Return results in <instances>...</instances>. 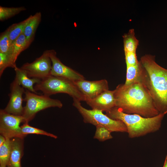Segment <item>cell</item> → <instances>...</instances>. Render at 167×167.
Returning <instances> with one entry per match:
<instances>
[{
	"label": "cell",
	"mask_w": 167,
	"mask_h": 167,
	"mask_svg": "<svg viewBox=\"0 0 167 167\" xmlns=\"http://www.w3.org/2000/svg\"><path fill=\"white\" fill-rule=\"evenodd\" d=\"M126 66H135L139 62L137 59L136 52H124Z\"/></svg>",
	"instance_id": "cell-25"
},
{
	"label": "cell",
	"mask_w": 167,
	"mask_h": 167,
	"mask_svg": "<svg viewBox=\"0 0 167 167\" xmlns=\"http://www.w3.org/2000/svg\"><path fill=\"white\" fill-rule=\"evenodd\" d=\"M163 167H167V155L165 158Z\"/></svg>",
	"instance_id": "cell-28"
},
{
	"label": "cell",
	"mask_w": 167,
	"mask_h": 167,
	"mask_svg": "<svg viewBox=\"0 0 167 167\" xmlns=\"http://www.w3.org/2000/svg\"><path fill=\"white\" fill-rule=\"evenodd\" d=\"M24 93V100L26 103L24 107L22 115L24 119V123H28L34 118L36 114L41 110L52 107L61 108L63 106L59 100L51 98L46 95H37L27 89Z\"/></svg>",
	"instance_id": "cell-6"
},
{
	"label": "cell",
	"mask_w": 167,
	"mask_h": 167,
	"mask_svg": "<svg viewBox=\"0 0 167 167\" xmlns=\"http://www.w3.org/2000/svg\"><path fill=\"white\" fill-rule=\"evenodd\" d=\"M52 66L49 50H46L33 62L26 63L20 68L26 71L29 77L41 79L50 75Z\"/></svg>",
	"instance_id": "cell-8"
},
{
	"label": "cell",
	"mask_w": 167,
	"mask_h": 167,
	"mask_svg": "<svg viewBox=\"0 0 167 167\" xmlns=\"http://www.w3.org/2000/svg\"><path fill=\"white\" fill-rule=\"evenodd\" d=\"M94 136V138L100 141H104L111 139L113 137L111 135V132L105 127L97 126Z\"/></svg>",
	"instance_id": "cell-23"
},
{
	"label": "cell",
	"mask_w": 167,
	"mask_h": 167,
	"mask_svg": "<svg viewBox=\"0 0 167 167\" xmlns=\"http://www.w3.org/2000/svg\"><path fill=\"white\" fill-rule=\"evenodd\" d=\"M122 37L124 52H136L139 41L135 36L134 29H130L128 32L124 34Z\"/></svg>",
	"instance_id": "cell-18"
},
{
	"label": "cell",
	"mask_w": 167,
	"mask_h": 167,
	"mask_svg": "<svg viewBox=\"0 0 167 167\" xmlns=\"http://www.w3.org/2000/svg\"><path fill=\"white\" fill-rule=\"evenodd\" d=\"M146 75V71L139 61V63L136 65L126 66L124 84L128 85L135 82H140L145 85Z\"/></svg>",
	"instance_id": "cell-15"
},
{
	"label": "cell",
	"mask_w": 167,
	"mask_h": 167,
	"mask_svg": "<svg viewBox=\"0 0 167 167\" xmlns=\"http://www.w3.org/2000/svg\"><path fill=\"white\" fill-rule=\"evenodd\" d=\"M106 113L111 118L120 120L125 124L131 138L144 136L159 130L166 114L160 113L155 117L145 118L137 114L125 113L116 106Z\"/></svg>",
	"instance_id": "cell-3"
},
{
	"label": "cell",
	"mask_w": 167,
	"mask_h": 167,
	"mask_svg": "<svg viewBox=\"0 0 167 167\" xmlns=\"http://www.w3.org/2000/svg\"><path fill=\"white\" fill-rule=\"evenodd\" d=\"M11 44L7 31L6 30L0 34V53H7Z\"/></svg>",
	"instance_id": "cell-24"
},
{
	"label": "cell",
	"mask_w": 167,
	"mask_h": 167,
	"mask_svg": "<svg viewBox=\"0 0 167 167\" xmlns=\"http://www.w3.org/2000/svg\"><path fill=\"white\" fill-rule=\"evenodd\" d=\"M147 72L145 86L160 113H167V69L158 64L155 56H142L139 60Z\"/></svg>",
	"instance_id": "cell-2"
},
{
	"label": "cell",
	"mask_w": 167,
	"mask_h": 167,
	"mask_svg": "<svg viewBox=\"0 0 167 167\" xmlns=\"http://www.w3.org/2000/svg\"><path fill=\"white\" fill-rule=\"evenodd\" d=\"M11 150L6 167H22L21 159L24 154V138L11 139Z\"/></svg>",
	"instance_id": "cell-14"
},
{
	"label": "cell",
	"mask_w": 167,
	"mask_h": 167,
	"mask_svg": "<svg viewBox=\"0 0 167 167\" xmlns=\"http://www.w3.org/2000/svg\"><path fill=\"white\" fill-rule=\"evenodd\" d=\"M52 64L50 75L61 77L75 82L85 79L83 75L64 64L57 57L54 50H49Z\"/></svg>",
	"instance_id": "cell-9"
},
{
	"label": "cell",
	"mask_w": 167,
	"mask_h": 167,
	"mask_svg": "<svg viewBox=\"0 0 167 167\" xmlns=\"http://www.w3.org/2000/svg\"><path fill=\"white\" fill-rule=\"evenodd\" d=\"M15 74V79L24 88L34 93L37 92L34 88V85L39 83L41 79L36 78L29 77L26 71L16 66L14 68Z\"/></svg>",
	"instance_id": "cell-16"
},
{
	"label": "cell",
	"mask_w": 167,
	"mask_h": 167,
	"mask_svg": "<svg viewBox=\"0 0 167 167\" xmlns=\"http://www.w3.org/2000/svg\"><path fill=\"white\" fill-rule=\"evenodd\" d=\"M35 90L40 91L49 96L57 93L67 94L80 101H85L86 98L79 90L75 82L65 78L50 75L41 79L34 86Z\"/></svg>",
	"instance_id": "cell-4"
},
{
	"label": "cell",
	"mask_w": 167,
	"mask_h": 167,
	"mask_svg": "<svg viewBox=\"0 0 167 167\" xmlns=\"http://www.w3.org/2000/svg\"><path fill=\"white\" fill-rule=\"evenodd\" d=\"M26 10L24 6L7 7L0 6V20L3 21L7 19Z\"/></svg>",
	"instance_id": "cell-21"
},
{
	"label": "cell",
	"mask_w": 167,
	"mask_h": 167,
	"mask_svg": "<svg viewBox=\"0 0 167 167\" xmlns=\"http://www.w3.org/2000/svg\"><path fill=\"white\" fill-rule=\"evenodd\" d=\"M114 90L116 107L124 113L145 118L155 117L160 113L148 89L143 84H120Z\"/></svg>",
	"instance_id": "cell-1"
},
{
	"label": "cell",
	"mask_w": 167,
	"mask_h": 167,
	"mask_svg": "<svg viewBox=\"0 0 167 167\" xmlns=\"http://www.w3.org/2000/svg\"><path fill=\"white\" fill-rule=\"evenodd\" d=\"M21 128L22 134L26 136L29 134H36L46 135L55 139L57 138V136L43 130L32 126L28 123H24L21 126Z\"/></svg>",
	"instance_id": "cell-22"
},
{
	"label": "cell",
	"mask_w": 167,
	"mask_h": 167,
	"mask_svg": "<svg viewBox=\"0 0 167 167\" xmlns=\"http://www.w3.org/2000/svg\"><path fill=\"white\" fill-rule=\"evenodd\" d=\"M10 67L9 58L6 53H0V76L2 75L4 71Z\"/></svg>",
	"instance_id": "cell-26"
},
{
	"label": "cell",
	"mask_w": 167,
	"mask_h": 167,
	"mask_svg": "<svg viewBox=\"0 0 167 167\" xmlns=\"http://www.w3.org/2000/svg\"><path fill=\"white\" fill-rule=\"evenodd\" d=\"M114 93V90H108L93 98L86 99L85 101L92 109L106 112L116 106Z\"/></svg>",
	"instance_id": "cell-12"
},
{
	"label": "cell",
	"mask_w": 167,
	"mask_h": 167,
	"mask_svg": "<svg viewBox=\"0 0 167 167\" xmlns=\"http://www.w3.org/2000/svg\"><path fill=\"white\" fill-rule=\"evenodd\" d=\"M6 140V138L2 135H0V146H1L5 142Z\"/></svg>",
	"instance_id": "cell-27"
},
{
	"label": "cell",
	"mask_w": 167,
	"mask_h": 167,
	"mask_svg": "<svg viewBox=\"0 0 167 167\" xmlns=\"http://www.w3.org/2000/svg\"></svg>",
	"instance_id": "cell-29"
},
{
	"label": "cell",
	"mask_w": 167,
	"mask_h": 167,
	"mask_svg": "<svg viewBox=\"0 0 167 167\" xmlns=\"http://www.w3.org/2000/svg\"><path fill=\"white\" fill-rule=\"evenodd\" d=\"M73 105L81 114L86 123H90L96 126L98 125L103 126L111 132H127L126 127L122 122L111 118L104 114L102 111L87 109L82 105L80 101L75 99H73Z\"/></svg>",
	"instance_id": "cell-5"
},
{
	"label": "cell",
	"mask_w": 167,
	"mask_h": 167,
	"mask_svg": "<svg viewBox=\"0 0 167 167\" xmlns=\"http://www.w3.org/2000/svg\"><path fill=\"white\" fill-rule=\"evenodd\" d=\"M10 92L9 95L10 99L5 108L3 109L6 112L16 115L22 116L24 112L22 96L24 93V88L14 79L10 85Z\"/></svg>",
	"instance_id": "cell-10"
},
{
	"label": "cell",
	"mask_w": 167,
	"mask_h": 167,
	"mask_svg": "<svg viewBox=\"0 0 167 167\" xmlns=\"http://www.w3.org/2000/svg\"><path fill=\"white\" fill-rule=\"evenodd\" d=\"M32 16V15H31L21 22L13 24L6 29L12 43L23 33L25 27L31 19Z\"/></svg>",
	"instance_id": "cell-19"
},
{
	"label": "cell",
	"mask_w": 167,
	"mask_h": 167,
	"mask_svg": "<svg viewBox=\"0 0 167 167\" xmlns=\"http://www.w3.org/2000/svg\"><path fill=\"white\" fill-rule=\"evenodd\" d=\"M30 44L23 33L12 43L8 51L6 53L9 58L10 67L14 68L17 66L15 62L18 57Z\"/></svg>",
	"instance_id": "cell-13"
},
{
	"label": "cell",
	"mask_w": 167,
	"mask_h": 167,
	"mask_svg": "<svg viewBox=\"0 0 167 167\" xmlns=\"http://www.w3.org/2000/svg\"><path fill=\"white\" fill-rule=\"evenodd\" d=\"M41 17L40 12L35 13L26 26L23 32L28 42L30 44L33 41L36 29L40 24Z\"/></svg>",
	"instance_id": "cell-17"
},
{
	"label": "cell",
	"mask_w": 167,
	"mask_h": 167,
	"mask_svg": "<svg viewBox=\"0 0 167 167\" xmlns=\"http://www.w3.org/2000/svg\"><path fill=\"white\" fill-rule=\"evenodd\" d=\"M11 139L6 138L4 143L0 146V167H6L11 154Z\"/></svg>",
	"instance_id": "cell-20"
},
{
	"label": "cell",
	"mask_w": 167,
	"mask_h": 167,
	"mask_svg": "<svg viewBox=\"0 0 167 167\" xmlns=\"http://www.w3.org/2000/svg\"><path fill=\"white\" fill-rule=\"evenodd\" d=\"M24 123L22 116L7 113L3 109L0 110V133L6 138H24L26 136L22 132L20 123Z\"/></svg>",
	"instance_id": "cell-7"
},
{
	"label": "cell",
	"mask_w": 167,
	"mask_h": 167,
	"mask_svg": "<svg viewBox=\"0 0 167 167\" xmlns=\"http://www.w3.org/2000/svg\"><path fill=\"white\" fill-rule=\"evenodd\" d=\"M75 82L79 90L85 96L86 100L93 98L109 90L108 83L105 79L92 81L84 79Z\"/></svg>",
	"instance_id": "cell-11"
}]
</instances>
